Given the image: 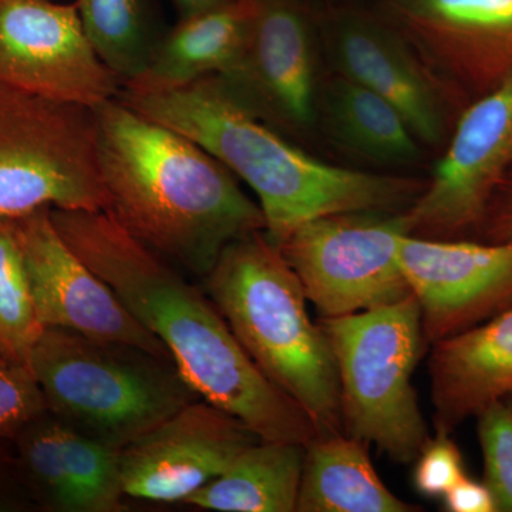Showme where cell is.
<instances>
[{
	"label": "cell",
	"mask_w": 512,
	"mask_h": 512,
	"mask_svg": "<svg viewBox=\"0 0 512 512\" xmlns=\"http://www.w3.org/2000/svg\"><path fill=\"white\" fill-rule=\"evenodd\" d=\"M60 421L47 410L13 439L23 480L37 511L70 512Z\"/></svg>",
	"instance_id": "cell-25"
},
{
	"label": "cell",
	"mask_w": 512,
	"mask_h": 512,
	"mask_svg": "<svg viewBox=\"0 0 512 512\" xmlns=\"http://www.w3.org/2000/svg\"><path fill=\"white\" fill-rule=\"evenodd\" d=\"M366 441L320 434L305 446L298 512H419L384 485Z\"/></svg>",
	"instance_id": "cell-19"
},
{
	"label": "cell",
	"mask_w": 512,
	"mask_h": 512,
	"mask_svg": "<svg viewBox=\"0 0 512 512\" xmlns=\"http://www.w3.org/2000/svg\"><path fill=\"white\" fill-rule=\"evenodd\" d=\"M119 99L190 138L247 184L276 247L316 218L406 211L427 184L426 178L367 173L313 157L229 99L212 77L164 92L121 89Z\"/></svg>",
	"instance_id": "cell-3"
},
{
	"label": "cell",
	"mask_w": 512,
	"mask_h": 512,
	"mask_svg": "<svg viewBox=\"0 0 512 512\" xmlns=\"http://www.w3.org/2000/svg\"><path fill=\"white\" fill-rule=\"evenodd\" d=\"M319 326L338 370L343 433L375 444L394 463H414L431 434L412 380L427 345L413 293L369 311L320 318Z\"/></svg>",
	"instance_id": "cell-6"
},
{
	"label": "cell",
	"mask_w": 512,
	"mask_h": 512,
	"mask_svg": "<svg viewBox=\"0 0 512 512\" xmlns=\"http://www.w3.org/2000/svg\"><path fill=\"white\" fill-rule=\"evenodd\" d=\"M0 362L18 363V362H15V360H13L12 357H10L8 350L3 348L2 343H0ZM23 365H25V363H23Z\"/></svg>",
	"instance_id": "cell-33"
},
{
	"label": "cell",
	"mask_w": 512,
	"mask_h": 512,
	"mask_svg": "<svg viewBox=\"0 0 512 512\" xmlns=\"http://www.w3.org/2000/svg\"><path fill=\"white\" fill-rule=\"evenodd\" d=\"M451 433L434 430L426 446L417 457L414 468V485L426 497H443L464 476L463 456L450 437Z\"/></svg>",
	"instance_id": "cell-28"
},
{
	"label": "cell",
	"mask_w": 512,
	"mask_h": 512,
	"mask_svg": "<svg viewBox=\"0 0 512 512\" xmlns=\"http://www.w3.org/2000/svg\"><path fill=\"white\" fill-rule=\"evenodd\" d=\"M512 168V76L468 104L416 201L403 211L407 235L461 239L478 232Z\"/></svg>",
	"instance_id": "cell-10"
},
{
	"label": "cell",
	"mask_w": 512,
	"mask_h": 512,
	"mask_svg": "<svg viewBox=\"0 0 512 512\" xmlns=\"http://www.w3.org/2000/svg\"><path fill=\"white\" fill-rule=\"evenodd\" d=\"M255 8V0H228L180 18L157 40L144 73L123 89L164 92L227 72L244 49Z\"/></svg>",
	"instance_id": "cell-18"
},
{
	"label": "cell",
	"mask_w": 512,
	"mask_h": 512,
	"mask_svg": "<svg viewBox=\"0 0 512 512\" xmlns=\"http://www.w3.org/2000/svg\"><path fill=\"white\" fill-rule=\"evenodd\" d=\"M0 84L97 107L120 80L94 53L76 3L0 0Z\"/></svg>",
	"instance_id": "cell-12"
},
{
	"label": "cell",
	"mask_w": 512,
	"mask_h": 512,
	"mask_svg": "<svg viewBox=\"0 0 512 512\" xmlns=\"http://www.w3.org/2000/svg\"><path fill=\"white\" fill-rule=\"evenodd\" d=\"M319 30L336 74L392 103L424 146L443 143L451 100L376 10L323 0Z\"/></svg>",
	"instance_id": "cell-13"
},
{
	"label": "cell",
	"mask_w": 512,
	"mask_h": 512,
	"mask_svg": "<svg viewBox=\"0 0 512 512\" xmlns=\"http://www.w3.org/2000/svg\"><path fill=\"white\" fill-rule=\"evenodd\" d=\"M12 221L43 328L128 343L171 359L163 342L134 318L111 286L66 244L53 224L50 208Z\"/></svg>",
	"instance_id": "cell-14"
},
{
	"label": "cell",
	"mask_w": 512,
	"mask_h": 512,
	"mask_svg": "<svg viewBox=\"0 0 512 512\" xmlns=\"http://www.w3.org/2000/svg\"><path fill=\"white\" fill-rule=\"evenodd\" d=\"M259 440L238 417L195 400L120 451L124 494L184 504Z\"/></svg>",
	"instance_id": "cell-16"
},
{
	"label": "cell",
	"mask_w": 512,
	"mask_h": 512,
	"mask_svg": "<svg viewBox=\"0 0 512 512\" xmlns=\"http://www.w3.org/2000/svg\"><path fill=\"white\" fill-rule=\"evenodd\" d=\"M43 329L13 221L0 218V343L15 362L28 365Z\"/></svg>",
	"instance_id": "cell-24"
},
{
	"label": "cell",
	"mask_w": 512,
	"mask_h": 512,
	"mask_svg": "<svg viewBox=\"0 0 512 512\" xmlns=\"http://www.w3.org/2000/svg\"><path fill=\"white\" fill-rule=\"evenodd\" d=\"M66 244L163 342L201 399L238 417L262 440L306 446L318 426L259 370L210 295L106 211L50 208Z\"/></svg>",
	"instance_id": "cell-1"
},
{
	"label": "cell",
	"mask_w": 512,
	"mask_h": 512,
	"mask_svg": "<svg viewBox=\"0 0 512 512\" xmlns=\"http://www.w3.org/2000/svg\"><path fill=\"white\" fill-rule=\"evenodd\" d=\"M319 123L339 147L373 163L413 165L420 160L421 143L403 114L339 74L322 82Z\"/></svg>",
	"instance_id": "cell-20"
},
{
	"label": "cell",
	"mask_w": 512,
	"mask_h": 512,
	"mask_svg": "<svg viewBox=\"0 0 512 512\" xmlns=\"http://www.w3.org/2000/svg\"><path fill=\"white\" fill-rule=\"evenodd\" d=\"M37 511L20 471L13 440H0V512Z\"/></svg>",
	"instance_id": "cell-29"
},
{
	"label": "cell",
	"mask_w": 512,
	"mask_h": 512,
	"mask_svg": "<svg viewBox=\"0 0 512 512\" xmlns=\"http://www.w3.org/2000/svg\"><path fill=\"white\" fill-rule=\"evenodd\" d=\"M45 412V396L29 365L0 362V440L15 439Z\"/></svg>",
	"instance_id": "cell-27"
},
{
	"label": "cell",
	"mask_w": 512,
	"mask_h": 512,
	"mask_svg": "<svg viewBox=\"0 0 512 512\" xmlns=\"http://www.w3.org/2000/svg\"><path fill=\"white\" fill-rule=\"evenodd\" d=\"M477 436L484 457V484L497 512H512V410L505 400L476 414Z\"/></svg>",
	"instance_id": "cell-26"
},
{
	"label": "cell",
	"mask_w": 512,
	"mask_h": 512,
	"mask_svg": "<svg viewBox=\"0 0 512 512\" xmlns=\"http://www.w3.org/2000/svg\"><path fill=\"white\" fill-rule=\"evenodd\" d=\"M60 421V420H59ZM70 512H123L120 450L106 446L60 421Z\"/></svg>",
	"instance_id": "cell-23"
},
{
	"label": "cell",
	"mask_w": 512,
	"mask_h": 512,
	"mask_svg": "<svg viewBox=\"0 0 512 512\" xmlns=\"http://www.w3.org/2000/svg\"><path fill=\"white\" fill-rule=\"evenodd\" d=\"M84 33L94 53L121 86L147 69L156 40L148 30L143 0H76Z\"/></svg>",
	"instance_id": "cell-22"
},
{
	"label": "cell",
	"mask_w": 512,
	"mask_h": 512,
	"mask_svg": "<svg viewBox=\"0 0 512 512\" xmlns=\"http://www.w3.org/2000/svg\"><path fill=\"white\" fill-rule=\"evenodd\" d=\"M173 2L180 13V18H185V16L194 15L201 10L214 8L228 0H173Z\"/></svg>",
	"instance_id": "cell-32"
},
{
	"label": "cell",
	"mask_w": 512,
	"mask_h": 512,
	"mask_svg": "<svg viewBox=\"0 0 512 512\" xmlns=\"http://www.w3.org/2000/svg\"><path fill=\"white\" fill-rule=\"evenodd\" d=\"M504 400H505V403H507L508 406H510L511 410H512V393L510 394V396L505 397Z\"/></svg>",
	"instance_id": "cell-34"
},
{
	"label": "cell",
	"mask_w": 512,
	"mask_h": 512,
	"mask_svg": "<svg viewBox=\"0 0 512 512\" xmlns=\"http://www.w3.org/2000/svg\"><path fill=\"white\" fill-rule=\"evenodd\" d=\"M94 113L106 212L185 274L204 278L228 245L265 231L258 202L190 138L119 97Z\"/></svg>",
	"instance_id": "cell-2"
},
{
	"label": "cell",
	"mask_w": 512,
	"mask_h": 512,
	"mask_svg": "<svg viewBox=\"0 0 512 512\" xmlns=\"http://www.w3.org/2000/svg\"><path fill=\"white\" fill-rule=\"evenodd\" d=\"M399 261L419 303L429 345L474 328L512 305V241L403 234Z\"/></svg>",
	"instance_id": "cell-15"
},
{
	"label": "cell",
	"mask_w": 512,
	"mask_h": 512,
	"mask_svg": "<svg viewBox=\"0 0 512 512\" xmlns=\"http://www.w3.org/2000/svg\"><path fill=\"white\" fill-rule=\"evenodd\" d=\"M28 365L53 416L120 451L201 399L173 360L72 330L43 329Z\"/></svg>",
	"instance_id": "cell-5"
},
{
	"label": "cell",
	"mask_w": 512,
	"mask_h": 512,
	"mask_svg": "<svg viewBox=\"0 0 512 512\" xmlns=\"http://www.w3.org/2000/svg\"><path fill=\"white\" fill-rule=\"evenodd\" d=\"M376 12L451 103L512 76V0H380Z\"/></svg>",
	"instance_id": "cell-11"
},
{
	"label": "cell",
	"mask_w": 512,
	"mask_h": 512,
	"mask_svg": "<svg viewBox=\"0 0 512 512\" xmlns=\"http://www.w3.org/2000/svg\"><path fill=\"white\" fill-rule=\"evenodd\" d=\"M478 232L487 242L512 241V170L495 191Z\"/></svg>",
	"instance_id": "cell-30"
},
{
	"label": "cell",
	"mask_w": 512,
	"mask_h": 512,
	"mask_svg": "<svg viewBox=\"0 0 512 512\" xmlns=\"http://www.w3.org/2000/svg\"><path fill=\"white\" fill-rule=\"evenodd\" d=\"M241 55L214 82L229 99L284 136L319 124V8L323 0H255Z\"/></svg>",
	"instance_id": "cell-9"
},
{
	"label": "cell",
	"mask_w": 512,
	"mask_h": 512,
	"mask_svg": "<svg viewBox=\"0 0 512 512\" xmlns=\"http://www.w3.org/2000/svg\"><path fill=\"white\" fill-rule=\"evenodd\" d=\"M402 212H349L305 222L278 245L320 318L412 295L399 261Z\"/></svg>",
	"instance_id": "cell-8"
},
{
	"label": "cell",
	"mask_w": 512,
	"mask_h": 512,
	"mask_svg": "<svg viewBox=\"0 0 512 512\" xmlns=\"http://www.w3.org/2000/svg\"><path fill=\"white\" fill-rule=\"evenodd\" d=\"M106 211L93 107L0 84V218Z\"/></svg>",
	"instance_id": "cell-7"
},
{
	"label": "cell",
	"mask_w": 512,
	"mask_h": 512,
	"mask_svg": "<svg viewBox=\"0 0 512 512\" xmlns=\"http://www.w3.org/2000/svg\"><path fill=\"white\" fill-rule=\"evenodd\" d=\"M443 503L450 512H497L490 488L467 476L443 495Z\"/></svg>",
	"instance_id": "cell-31"
},
{
	"label": "cell",
	"mask_w": 512,
	"mask_h": 512,
	"mask_svg": "<svg viewBox=\"0 0 512 512\" xmlns=\"http://www.w3.org/2000/svg\"><path fill=\"white\" fill-rule=\"evenodd\" d=\"M202 288L259 370L312 417L320 434L343 433L328 339L309 318L298 275L265 231L228 245Z\"/></svg>",
	"instance_id": "cell-4"
},
{
	"label": "cell",
	"mask_w": 512,
	"mask_h": 512,
	"mask_svg": "<svg viewBox=\"0 0 512 512\" xmlns=\"http://www.w3.org/2000/svg\"><path fill=\"white\" fill-rule=\"evenodd\" d=\"M431 346L430 394L436 430L453 433L468 417L512 393V305Z\"/></svg>",
	"instance_id": "cell-17"
},
{
	"label": "cell",
	"mask_w": 512,
	"mask_h": 512,
	"mask_svg": "<svg viewBox=\"0 0 512 512\" xmlns=\"http://www.w3.org/2000/svg\"><path fill=\"white\" fill-rule=\"evenodd\" d=\"M303 458V444L256 441L184 504L220 512L296 511Z\"/></svg>",
	"instance_id": "cell-21"
}]
</instances>
